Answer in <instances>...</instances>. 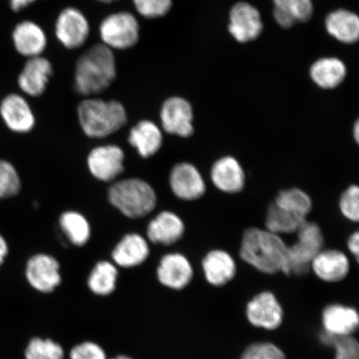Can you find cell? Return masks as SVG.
I'll return each instance as SVG.
<instances>
[{"instance_id":"cell-1","label":"cell","mask_w":359,"mask_h":359,"mask_svg":"<svg viewBox=\"0 0 359 359\" xmlns=\"http://www.w3.org/2000/svg\"><path fill=\"white\" fill-rule=\"evenodd\" d=\"M118 75L114 51L102 43L90 47L75 65L74 88L79 95L96 97L115 82Z\"/></svg>"},{"instance_id":"cell-2","label":"cell","mask_w":359,"mask_h":359,"mask_svg":"<svg viewBox=\"0 0 359 359\" xmlns=\"http://www.w3.org/2000/svg\"><path fill=\"white\" fill-rule=\"evenodd\" d=\"M287 248L281 236L266 228L249 227L243 232L240 246V257L250 266L268 275L282 272Z\"/></svg>"},{"instance_id":"cell-3","label":"cell","mask_w":359,"mask_h":359,"mask_svg":"<svg viewBox=\"0 0 359 359\" xmlns=\"http://www.w3.org/2000/svg\"><path fill=\"white\" fill-rule=\"evenodd\" d=\"M78 121L85 136L103 139L111 136L128 123L127 109L118 100L86 97L77 109Z\"/></svg>"},{"instance_id":"cell-4","label":"cell","mask_w":359,"mask_h":359,"mask_svg":"<svg viewBox=\"0 0 359 359\" xmlns=\"http://www.w3.org/2000/svg\"><path fill=\"white\" fill-rule=\"evenodd\" d=\"M107 197L112 208L131 219L144 218L154 212L158 201L154 187L138 177L116 180L110 184Z\"/></svg>"},{"instance_id":"cell-5","label":"cell","mask_w":359,"mask_h":359,"mask_svg":"<svg viewBox=\"0 0 359 359\" xmlns=\"http://www.w3.org/2000/svg\"><path fill=\"white\" fill-rule=\"evenodd\" d=\"M295 234L297 241L287 248L282 273L302 276L311 271L313 259L324 249L325 236L320 224L309 221L305 222Z\"/></svg>"},{"instance_id":"cell-6","label":"cell","mask_w":359,"mask_h":359,"mask_svg":"<svg viewBox=\"0 0 359 359\" xmlns=\"http://www.w3.org/2000/svg\"><path fill=\"white\" fill-rule=\"evenodd\" d=\"M140 24L137 17L128 11L111 13L100 25L102 43L114 50H128L140 39Z\"/></svg>"},{"instance_id":"cell-7","label":"cell","mask_w":359,"mask_h":359,"mask_svg":"<svg viewBox=\"0 0 359 359\" xmlns=\"http://www.w3.org/2000/svg\"><path fill=\"white\" fill-rule=\"evenodd\" d=\"M161 128L170 136L189 138L195 133V114L191 102L180 96L167 98L161 107Z\"/></svg>"},{"instance_id":"cell-8","label":"cell","mask_w":359,"mask_h":359,"mask_svg":"<svg viewBox=\"0 0 359 359\" xmlns=\"http://www.w3.org/2000/svg\"><path fill=\"white\" fill-rule=\"evenodd\" d=\"M125 152L116 144H102L93 148L87 157V167L97 181L112 183L125 170Z\"/></svg>"},{"instance_id":"cell-9","label":"cell","mask_w":359,"mask_h":359,"mask_svg":"<svg viewBox=\"0 0 359 359\" xmlns=\"http://www.w3.org/2000/svg\"><path fill=\"white\" fill-rule=\"evenodd\" d=\"M55 33L57 41L70 50L86 43L90 35V24L86 15L75 7H67L57 17Z\"/></svg>"},{"instance_id":"cell-10","label":"cell","mask_w":359,"mask_h":359,"mask_svg":"<svg viewBox=\"0 0 359 359\" xmlns=\"http://www.w3.org/2000/svg\"><path fill=\"white\" fill-rule=\"evenodd\" d=\"M168 182L172 194L184 201L199 200L206 192L205 179L200 170L187 161L173 165L169 174Z\"/></svg>"},{"instance_id":"cell-11","label":"cell","mask_w":359,"mask_h":359,"mask_svg":"<svg viewBox=\"0 0 359 359\" xmlns=\"http://www.w3.org/2000/svg\"><path fill=\"white\" fill-rule=\"evenodd\" d=\"M229 20V33L241 43L254 41L262 33V15L257 8L249 3L239 2L232 6Z\"/></svg>"},{"instance_id":"cell-12","label":"cell","mask_w":359,"mask_h":359,"mask_svg":"<svg viewBox=\"0 0 359 359\" xmlns=\"http://www.w3.org/2000/svg\"><path fill=\"white\" fill-rule=\"evenodd\" d=\"M25 275L29 284L41 293H51L62 281L60 263L48 254L33 255L27 262Z\"/></svg>"},{"instance_id":"cell-13","label":"cell","mask_w":359,"mask_h":359,"mask_svg":"<svg viewBox=\"0 0 359 359\" xmlns=\"http://www.w3.org/2000/svg\"><path fill=\"white\" fill-rule=\"evenodd\" d=\"M210 178L214 187L226 194H238L245 187L243 165L233 156H223L215 161L210 168Z\"/></svg>"},{"instance_id":"cell-14","label":"cell","mask_w":359,"mask_h":359,"mask_svg":"<svg viewBox=\"0 0 359 359\" xmlns=\"http://www.w3.org/2000/svg\"><path fill=\"white\" fill-rule=\"evenodd\" d=\"M53 75L51 62L43 56L28 58L18 78L21 91L32 97L42 96L46 92Z\"/></svg>"},{"instance_id":"cell-15","label":"cell","mask_w":359,"mask_h":359,"mask_svg":"<svg viewBox=\"0 0 359 359\" xmlns=\"http://www.w3.org/2000/svg\"><path fill=\"white\" fill-rule=\"evenodd\" d=\"M186 233V224L172 210H161L151 219L147 227V239L151 243L164 246L176 244Z\"/></svg>"},{"instance_id":"cell-16","label":"cell","mask_w":359,"mask_h":359,"mask_svg":"<svg viewBox=\"0 0 359 359\" xmlns=\"http://www.w3.org/2000/svg\"><path fill=\"white\" fill-rule=\"evenodd\" d=\"M0 115L8 129L16 133H28L35 127L36 118L29 103L20 94L11 93L0 104Z\"/></svg>"},{"instance_id":"cell-17","label":"cell","mask_w":359,"mask_h":359,"mask_svg":"<svg viewBox=\"0 0 359 359\" xmlns=\"http://www.w3.org/2000/svg\"><path fill=\"white\" fill-rule=\"evenodd\" d=\"M247 318L255 327L273 330L283 321V309L276 296L271 292H263L250 300L246 308Z\"/></svg>"},{"instance_id":"cell-18","label":"cell","mask_w":359,"mask_h":359,"mask_svg":"<svg viewBox=\"0 0 359 359\" xmlns=\"http://www.w3.org/2000/svg\"><path fill=\"white\" fill-rule=\"evenodd\" d=\"M193 268L189 259L181 253H169L161 259L156 269L161 285L172 290H182L190 284Z\"/></svg>"},{"instance_id":"cell-19","label":"cell","mask_w":359,"mask_h":359,"mask_svg":"<svg viewBox=\"0 0 359 359\" xmlns=\"http://www.w3.org/2000/svg\"><path fill=\"white\" fill-rule=\"evenodd\" d=\"M151 252L149 241L137 232L124 235L111 252L112 262L116 266L134 268L144 263Z\"/></svg>"},{"instance_id":"cell-20","label":"cell","mask_w":359,"mask_h":359,"mask_svg":"<svg viewBox=\"0 0 359 359\" xmlns=\"http://www.w3.org/2000/svg\"><path fill=\"white\" fill-rule=\"evenodd\" d=\"M128 141L142 158H151L163 147V131L154 121L143 119L130 129Z\"/></svg>"},{"instance_id":"cell-21","label":"cell","mask_w":359,"mask_h":359,"mask_svg":"<svg viewBox=\"0 0 359 359\" xmlns=\"http://www.w3.org/2000/svg\"><path fill=\"white\" fill-rule=\"evenodd\" d=\"M12 38L16 51L28 58L42 56L48 46L46 33L34 21L19 22L13 31Z\"/></svg>"},{"instance_id":"cell-22","label":"cell","mask_w":359,"mask_h":359,"mask_svg":"<svg viewBox=\"0 0 359 359\" xmlns=\"http://www.w3.org/2000/svg\"><path fill=\"white\" fill-rule=\"evenodd\" d=\"M311 269L322 280L339 282L348 276L349 259L343 251L323 249L313 259Z\"/></svg>"},{"instance_id":"cell-23","label":"cell","mask_w":359,"mask_h":359,"mask_svg":"<svg viewBox=\"0 0 359 359\" xmlns=\"http://www.w3.org/2000/svg\"><path fill=\"white\" fill-rule=\"evenodd\" d=\"M202 269L206 280L210 285L222 286L235 277L236 264L234 259L226 251L213 250L202 259Z\"/></svg>"},{"instance_id":"cell-24","label":"cell","mask_w":359,"mask_h":359,"mask_svg":"<svg viewBox=\"0 0 359 359\" xmlns=\"http://www.w3.org/2000/svg\"><path fill=\"white\" fill-rule=\"evenodd\" d=\"M309 76L320 88L332 90L340 86L347 76V67L339 58L322 57L314 62Z\"/></svg>"},{"instance_id":"cell-25","label":"cell","mask_w":359,"mask_h":359,"mask_svg":"<svg viewBox=\"0 0 359 359\" xmlns=\"http://www.w3.org/2000/svg\"><path fill=\"white\" fill-rule=\"evenodd\" d=\"M325 29L340 43H355L359 39V18L355 13L340 8L327 15Z\"/></svg>"},{"instance_id":"cell-26","label":"cell","mask_w":359,"mask_h":359,"mask_svg":"<svg viewBox=\"0 0 359 359\" xmlns=\"http://www.w3.org/2000/svg\"><path fill=\"white\" fill-rule=\"evenodd\" d=\"M273 16L284 29L307 22L313 16L312 0H273Z\"/></svg>"},{"instance_id":"cell-27","label":"cell","mask_w":359,"mask_h":359,"mask_svg":"<svg viewBox=\"0 0 359 359\" xmlns=\"http://www.w3.org/2000/svg\"><path fill=\"white\" fill-rule=\"evenodd\" d=\"M322 321L325 332L334 335H352L358 327V316L355 309L340 304L330 305L325 308Z\"/></svg>"},{"instance_id":"cell-28","label":"cell","mask_w":359,"mask_h":359,"mask_svg":"<svg viewBox=\"0 0 359 359\" xmlns=\"http://www.w3.org/2000/svg\"><path fill=\"white\" fill-rule=\"evenodd\" d=\"M58 226L71 245L83 247L92 236V227L88 218L77 210H69L58 218Z\"/></svg>"},{"instance_id":"cell-29","label":"cell","mask_w":359,"mask_h":359,"mask_svg":"<svg viewBox=\"0 0 359 359\" xmlns=\"http://www.w3.org/2000/svg\"><path fill=\"white\" fill-rule=\"evenodd\" d=\"M272 202L285 212L305 219H308L313 210L311 196L298 187L280 191Z\"/></svg>"},{"instance_id":"cell-30","label":"cell","mask_w":359,"mask_h":359,"mask_svg":"<svg viewBox=\"0 0 359 359\" xmlns=\"http://www.w3.org/2000/svg\"><path fill=\"white\" fill-rule=\"evenodd\" d=\"M118 266L114 262L102 260L97 262L88 276V285L93 294L107 296L116 289L118 281Z\"/></svg>"},{"instance_id":"cell-31","label":"cell","mask_w":359,"mask_h":359,"mask_svg":"<svg viewBox=\"0 0 359 359\" xmlns=\"http://www.w3.org/2000/svg\"><path fill=\"white\" fill-rule=\"evenodd\" d=\"M307 221L308 219L287 212L271 202L266 210L264 228L276 235H291L295 234Z\"/></svg>"},{"instance_id":"cell-32","label":"cell","mask_w":359,"mask_h":359,"mask_svg":"<svg viewBox=\"0 0 359 359\" xmlns=\"http://www.w3.org/2000/svg\"><path fill=\"white\" fill-rule=\"evenodd\" d=\"M323 343L335 350V359H359V345L352 335L339 336L324 332Z\"/></svg>"},{"instance_id":"cell-33","label":"cell","mask_w":359,"mask_h":359,"mask_svg":"<svg viewBox=\"0 0 359 359\" xmlns=\"http://www.w3.org/2000/svg\"><path fill=\"white\" fill-rule=\"evenodd\" d=\"M65 351L60 344L52 339L34 338L25 350L26 359H64Z\"/></svg>"},{"instance_id":"cell-34","label":"cell","mask_w":359,"mask_h":359,"mask_svg":"<svg viewBox=\"0 0 359 359\" xmlns=\"http://www.w3.org/2000/svg\"><path fill=\"white\" fill-rule=\"evenodd\" d=\"M21 180L15 165L10 161L0 160V200L19 194Z\"/></svg>"},{"instance_id":"cell-35","label":"cell","mask_w":359,"mask_h":359,"mask_svg":"<svg viewBox=\"0 0 359 359\" xmlns=\"http://www.w3.org/2000/svg\"><path fill=\"white\" fill-rule=\"evenodd\" d=\"M139 15L147 20H157L168 15L172 0H132Z\"/></svg>"},{"instance_id":"cell-36","label":"cell","mask_w":359,"mask_h":359,"mask_svg":"<svg viewBox=\"0 0 359 359\" xmlns=\"http://www.w3.org/2000/svg\"><path fill=\"white\" fill-rule=\"evenodd\" d=\"M339 212L348 221L358 223L359 221V188L350 185L341 194L339 201Z\"/></svg>"},{"instance_id":"cell-37","label":"cell","mask_w":359,"mask_h":359,"mask_svg":"<svg viewBox=\"0 0 359 359\" xmlns=\"http://www.w3.org/2000/svg\"><path fill=\"white\" fill-rule=\"evenodd\" d=\"M241 359H285V355L275 344L257 343L247 348Z\"/></svg>"},{"instance_id":"cell-38","label":"cell","mask_w":359,"mask_h":359,"mask_svg":"<svg viewBox=\"0 0 359 359\" xmlns=\"http://www.w3.org/2000/svg\"><path fill=\"white\" fill-rule=\"evenodd\" d=\"M70 359H107L106 353L100 345L93 342H84L72 348Z\"/></svg>"},{"instance_id":"cell-39","label":"cell","mask_w":359,"mask_h":359,"mask_svg":"<svg viewBox=\"0 0 359 359\" xmlns=\"http://www.w3.org/2000/svg\"><path fill=\"white\" fill-rule=\"evenodd\" d=\"M347 247L349 252L351 253L358 262L359 259V232L354 231L350 235L347 241Z\"/></svg>"},{"instance_id":"cell-40","label":"cell","mask_w":359,"mask_h":359,"mask_svg":"<svg viewBox=\"0 0 359 359\" xmlns=\"http://www.w3.org/2000/svg\"><path fill=\"white\" fill-rule=\"evenodd\" d=\"M36 1L37 0H10V4L13 11L19 12Z\"/></svg>"},{"instance_id":"cell-41","label":"cell","mask_w":359,"mask_h":359,"mask_svg":"<svg viewBox=\"0 0 359 359\" xmlns=\"http://www.w3.org/2000/svg\"><path fill=\"white\" fill-rule=\"evenodd\" d=\"M8 253V247L4 238L0 235V266L4 263Z\"/></svg>"},{"instance_id":"cell-42","label":"cell","mask_w":359,"mask_h":359,"mask_svg":"<svg viewBox=\"0 0 359 359\" xmlns=\"http://www.w3.org/2000/svg\"><path fill=\"white\" fill-rule=\"evenodd\" d=\"M353 137L354 139V141L358 144L359 142V123L357 120L355 123L353 124Z\"/></svg>"},{"instance_id":"cell-43","label":"cell","mask_w":359,"mask_h":359,"mask_svg":"<svg viewBox=\"0 0 359 359\" xmlns=\"http://www.w3.org/2000/svg\"><path fill=\"white\" fill-rule=\"evenodd\" d=\"M97 1L102 3V4H112V3L120 1V0H97Z\"/></svg>"},{"instance_id":"cell-44","label":"cell","mask_w":359,"mask_h":359,"mask_svg":"<svg viewBox=\"0 0 359 359\" xmlns=\"http://www.w3.org/2000/svg\"><path fill=\"white\" fill-rule=\"evenodd\" d=\"M111 359H133L132 358H130L128 356H125V355H119V356H116L114 358H111Z\"/></svg>"}]
</instances>
